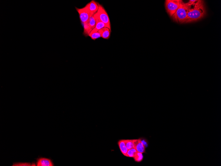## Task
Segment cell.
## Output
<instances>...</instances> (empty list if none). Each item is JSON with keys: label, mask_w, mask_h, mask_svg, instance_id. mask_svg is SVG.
<instances>
[{"label": "cell", "mask_w": 221, "mask_h": 166, "mask_svg": "<svg viewBox=\"0 0 221 166\" xmlns=\"http://www.w3.org/2000/svg\"><path fill=\"white\" fill-rule=\"evenodd\" d=\"M99 9L96 14L94 15L106 25L107 28L111 31V25L108 15L103 6L98 4Z\"/></svg>", "instance_id": "cell-3"}, {"label": "cell", "mask_w": 221, "mask_h": 166, "mask_svg": "<svg viewBox=\"0 0 221 166\" xmlns=\"http://www.w3.org/2000/svg\"><path fill=\"white\" fill-rule=\"evenodd\" d=\"M78 13L81 24L88 23L89 17L91 16L88 8V4L83 8L79 9L75 7Z\"/></svg>", "instance_id": "cell-5"}, {"label": "cell", "mask_w": 221, "mask_h": 166, "mask_svg": "<svg viewBox=\"0 0 221 166\" xmlns=\"http://www.w3.org/2000/svg\"><path fill=\"white\" fill-rule=\"evenodd\" d=\"M84 28V34L86 36H88L92 30L89 25L88 23L82 24Z\"/></svg>", "instance_id": "cell-12"}, {"label": "cell", "mask_w": 221, "mask_h": 166, "mask_svg": "<svg viewBox=\"0 0 221 166\" xmlns=\"http://www.w3.org/2000/svg\"><path fill=\"white\" fill-rule=\"evenodd\" d=\"M183 1L181 0H166L165 6L168 14L172 17L179 7Z\"/></svg>", "instance_id": "cell-4"}, {"label": "cell", "mask_w": 221, "mask_h": 166, "mask_svg": "<svg viewBox=\"0 0 221 166\" xmlns=\"http://www.w3.org/2000/svg\"><path fill=\"white\" fill-rule=\"evenodd\" d=\"M36 162L37 166H53V163L51 160L47 158L41 157L37 159Z\"/></svg>", "instance_id": "cell-7"}, {"label": "cell", "mask_w": 221, "mask_h": 166, "mask_svg": "<svg viewBox=\"0 0 221 166\" xmlns=\"http://www.w3.org/2000/svg\"><path fill=\"white\" fill-rule=\"evenodd\" d=\"M88 23L89 25L93 30L96 26V20L94 17V16H91L89 17Z\"/></svg>", "instance_id": "cell-13"}, {"label": "cell", "mask_w": 221, "mask_h": 166, "mask_svg": "<svg viewBox=\"0 0 221 166\" xmlns=\"http://www.w3.org/2000/svg\"><path fill=\"white\" fill-rule=\"evenodd\" d=\"M205 14L206 10L203 1L197 0L189 10L185 23L197 21L203 18Z\"/></svg>", "instance_id": "cell-1"}, {"label": "cell", "mask_w": 221, "mask_h": 166, "mask_svg": "<svg viewBox=\"0 0 221 166\" xmlns=\"http://www.w3.org/2000/svg\"><path fill=\"white\" fill-rule=\"evenodd\" d=\"M94 18L96 20V26L95 27L92 31L91 33L98 32L99 30H101L102 28L106 27V25L103 23L101 21L97 18Z\"/></svg>", "instance_id": "cell-11"}, {"label": "cell", "mask_w": 221, "mask_h": 166, "mask_svg": "<svg viewBox=\"0 0 221 166\" xmlns=\"http://www.w3.org/2000/svg\"><path fill=\"white\" fill-rule=\"evenodd\" d=\"M134 160L136 162H140L143 159V155L142 153L137 152L133 157Z\"/></svg>", "instance_id": "cell-14"}, {"label": "cell", "mask_w": 221, "mask_h": 166, "mask_svg": "<svg viewBox=\"0 0 221 166\" xmlns=\"http://www.w3.org/2000/svg\"><path fill=\"white\" fill-rule=\"evenodd\" d=\"M137 152V151L135 148L128 150L127 154V157H133L135 156Z\"/></svg>", "instance_id": "cell-16"}, {"label": "cell", "mask_w": 221, "mask_h": 166, "mask_svg": "<svg viewBox=\"0 0 221 166\" xmlns=\"http://www.w3.org/2000/svg\"><path fill=\"white\" fill-rule=\"evenodd\" d=\"M118 145L119 146L121 152L122 154L126 157H127V154L128 149L126 146L125 144V140H120L118 142Z\"/></svg>", "instance_id": "cell-10"}, {"label": "cell", "mask_w": 221, "mask_h": 166, "mask_svg": "<svg viewBox=\"0 0 221 166\" xmlns=\"http://www.w3.org/2000/svg\"><path fill=\"white\" fill-rule=\"evenodd\" d=\"M98 32L101 35V37L105 39H108L110 37L111 31L108 28L104 27L99 30Z\"/></svg>", "instance_id": "cell-9"}, {"label": "cell", "mask_w": 221, "mask_h": 166, "mask_svg": "<svg viewBox=\"0 0 221 166\" xmlns=\"http://www.w3.org/2000/svg\"><path fill=\"white\" fill-rule=\"evenodd\" d=\"M135 148L138 152L143 153L145 152V147L141 139H133Z\"/></svg>", "instance_id": "cell-6"}, {"label": "cell", "mask_w": 221, "mask_h": 166, "mask_svg": "<svg viewBox=\"0 0 221 166\" xmlns=\"http://www.w3.org/2000/svg\"><path fill=\"white\" fill-rule=\"evenodd\" d=\"M125 144L128 150L135 148L133 140H125Z\"/></svg>", "instance_id": "cell-15"}, {"label": "cell", "mask_w": 221, "mask_h": 166, "mask_svg": "<svg viewBox=\"0 0 221 166\" xmlns=\"http://www.w3.org/2000/svg\"><path fill=\"white\" fill-rule=\"evenodd\" d=\"M192 5L189 3L181 2L179 7L172 17L175 21L180 23H185L189 10Z\"/></svg>", "instance_id": "cell-2"}, {"label": "cell", "mask_w": 221, "mask_h": 166, "mask_svg": "<svg viewBox=\"0 0 221 166\" xmlns=\"http://www.w3.org/2000/svg\"><path fill=\"white\" fill-rule=\"evenodd\" d=\"M89 36H90L91 39L94 40L101 37V35L98 31V32L90 33L89 34Z\"/></svg>", "instance_id": "cell-18"}, {"label": "cell", "mask_w": 221, "mask_h": 166, "mask_svg": "<svg viewBox=\"0 0 221 166\" xmlns=\"http://www.w3.org/2000/svg\"><path fill=\"white\" fill-rule=\"evenodd\" d=\"M88 8L91 16H94L98 11L99 9L98 3L95 1H91L88 4Z\"/></svg>", "instance_id": "cell-8"}, {"label": "cell", "mask_w": 221, "mask_h": 166, "mask_svg": "<svg viewBox=\"0 0 221 166\" xmlns=\"http://www.w3.org/2000/svg\"><path fill=\"white\" fill-rule=\"evenodd\" d=\"M13 166H36V165L35 163H33L32 164L30 162H17L14 163L13 164Z\"/></svg>", "instance_id": "cell-17"}]
</instances>
